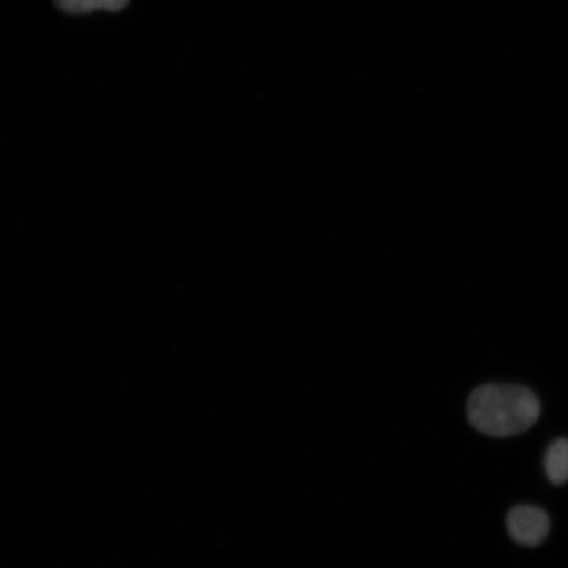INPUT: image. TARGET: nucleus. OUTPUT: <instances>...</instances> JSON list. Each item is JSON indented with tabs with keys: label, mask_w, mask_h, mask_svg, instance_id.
Wrapping results in <instances>:
<instances>
[{
	"label": "nucleus",
	"mask_w": 568,
	"mask_h": 568,
	"mask_svg": "<svg viewBox=\"0 0 568 568\" xmlns=\"http://www.w3.org/2000/svg\"><path fill=\"white\" fill-rule=\"evenodd\" d=\"M130 0H54L57 9L69 16H88L95 11L119 12Z\"/></svg>",
	"instance_id": "20e7f679"
},
{
	"label": "nucleus",
	"mask_w": 568,
	"mask_h": 568,
	"mask_svg": "<svg viewBox=\"0 0 568 568\" xmlns=\"http://www.w3.org/2000/svg\"><path fill=\"white\" fill-rule=\"evenodd\" d=\"M541 415V403L528 387L488 383L474 389L467 400V418L489 437L521 435Z\"/></svg>",
	"instance_id": "f257e3e1"
},
{
	"label": "nucleus",
	"mask_w": 568,
	"mask_h": 568,
	"mask_svg": "<svg viewBox=\"0 0 568 568\" xmlns=\"http://www.w3.org/2000/svg\"><path fill=\"white\" fill-rule=\"evenodd\" d=\"M544 467L552 485L560 486L568 481V438H558L548 447Z\"/></svg>",
	"instance_id": "7ed1b4c3"
},
{
	"label": "nucleus",
	"mask_w": 568,
	"mask_h": 568,
	"mask_svg": "<svg viewBox=\"0 0 568 568\" xmlns=\"http://www.w3.org/2000/svg\"><path fill=\"white\" fill-rule=\"evenodd\" d=\"M507 529L518 545L536 548L549 536L550 517L541 508L517 506L508 513Z\"/></svg>",
	"instance_id": "f03ea898"
}]
</instances>
